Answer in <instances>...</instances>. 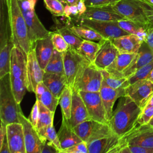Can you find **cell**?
I'll list each match as a JSON object with an SVG mask.
<instances>
[{
	"label": "cell",
	"mask_w": 153,
	"mask_h": 153,
	"mask_svg": "<svg viewBox=\"0 0 153 153\" xmlns=\"http://www.w3.org/2000/svg\"><path fill=\"white\" fill-rule=\"evenodd\" d=\"M8 2L10 23L14 45L19 47L27 57L29 52L32 48L26 21L18 0H8Z\"/></svg>",
	"instance_id": "3957f363"
},
{
	"label": "cell",
	"mask_w": 153,
	"mask_h": 153,
	"mask_svg": "<svg viewBox=\"0 0 153 153\" xmlns=\"http://www.w3.org/2000/svg\"><path fill=\"white\" fill-rule=\"evenodd\" d=\"M60 1H61L63 3H64V0H60Z\"/></svg>",
	"instance_id": "94428289"
},
{
	"label": "cell",
	"mask_w": 153,
	"mask_h": 153,
	"mask_svg": "<svg viewBox=\"0 0 153 153\" xmlns=\"http://www.w3.org/2000/svg\"><path fill=\"white\" fill-rule=\"evenodd\" d=\"M20 8L26 21L32 48L35 41L50 35L51 31L47 30L37 16L35 7L37 0H18Z\"/></svg>",
	"instance_id": "277c9868"
},
{
	"label": "cell",
	"mask_w": 153,
	"mask_h": 153,
	"mask_svg": "<svg viewBox=\"0 0 153 153\" xmlns=\"http://www.w3.org/2000/svg\"><path fill=\"white\" fill-rule=\"evenodd\" d=\"M43 145L41 150V153H60L56 146L47 140L42 141Z\"/></svg>",
	"instance_id": "816d5d0a"
},
{
	"label": "cell",
	"mask_w": 153,
	"mask_h": 153,
	"mask_svg": "<svg viewBox=\"0 0 153 153\" xmlns=\"http://www.w3.org/2000/svg\"><path fill=\"white\" fill-rule=\"evenodd\" d=\"M44 71L45 72L65 75L63 53L54 50L53 54L47 65Z\"/></svg>",
	"instance_id": "836d02e7"
},
{
	"label": "cell",
	"mask_w": 153,
	"mask_h": 153,
	"mask_svg": "<svg viewBox=\"0 0 153 153\" xmlns=\"http://www.w3.org/2000/svg\"><path fill=\"white\" fill-rule=\"evenodd\" d=\"M146 106H153V94L151 96V97L149 99V100H148V103H147Z\"/></svg>",
	"instance_id": "9f6ffc18"
},
{
	"label": "cell",
	"mask_w": 153,
	"mask_h": 153,
	"mask_svg": "<svg viewBox=\"0 0 153 153\" xmlns=\"http://www.w3.org/2000/svg\"><path fill=\"white\" fill-rule=\"evenodd\" d=\"M80 0H64V3L69 5H76Z\"/></svg>",
	"instance_id": "11a10c76"
},
{
	"label": "cell",
	"mask_w": 153,
	"mask_h": 153,
	"mask_svg": "<svg viewBox=\"0 0 153 153\" xmlns=\"http://www.w3.org/2000/svg\"><path fill=\"white\" fill-rule=\"evenodd\" d=\"M42 82L54 96L59 99L67 85V80L65 75L50 72L44 73Z\"/></svg>",
	"instance_id": "4316f807"
},
{
	"label": "cell",
	"mask_w": 153,
	"mask_h": 153,
	"mask_svg": "<svg viewBox=\"0 0 153 153\" xmlns=\"http://www.w3.org/2000/svg\"><path fill=\"white\" fill-rule=\"evenodd\" d=\"M69 29L78 36L85 40L99 42L105 38L94 29L82 25H68Z\"/></svg>",
	"instance_id": "f546056e"
},
{
	"label": "cell",
	"mask_w": 153,
	"mask_h": 153,
	"mask_svg": "<svg viewBox=\"0 0 153 153\" xmlns=\"http://www.w3.org/2000/svg\"><path fill=\"white\" fill-rule=\"evenodd\" d=\"M39 116V101L36 99V101L32 108L30 115L28 118L29 120L33 125V126L36 129L38 120Z\"/></svg>",
	"instance_id": "c3c4849f"
},
{
	"label": "cell",
	"mask_w": 153,
	"mask_h": 153,
	"mask_svg": "<svg viewBox=\"0 0 153 153\" xmlns=\"http://www.w3.org/2000/svg\"><path fill=\"white\" fill-rule=\"evenodd\" d=\"M99 43L100 46L93 64L99 69L105 70L114 62L118 51L110 39H105Z\"/></svg>",
	"instance_id": "2e32d148"
},
{
	"label": "cell",
	"mask_w": 153,
	"mask_h": 153,
	"mask_svg": "<svg viewBox=\"0 0 153 153\" xmlns=\"http://www.w3.org/2000/svg\"><path fill=\"white\" fill-rule=\"evenodd\" d=\"M79 24L88 26L101 35L105 39L114 38L128 34L118 25V21H97L87 19H79Z\"/></svg>",
	"instance_id": "30bf717a"
},
{
	"label": "cell",
	"mask_w": 153,
	"mask_h": 153,
	"mask_svg": "<svg viewBox=\"0 0 153 153\" xmlns=\"http://www.w3.org/2000/svg\"><path fill=\"white\" fill-rule=\"evenodd\" d=\"M51 40L54 50L63 53L70 47L63 36L58 32H51Z\"/></svg>",
	"instance_id": "b9f144b4"
},
{
	"label": "cell",
	"mask_w": 153,
	"mask_h": 153,
	"mask_svg": "<svg viewBox=\"0 0 153 153\" xmlns=\"http://www.w3.org/2000/svg\"><path fill=\"white\" fill-rule=\"evenodd\" d=\"M90 120L92 119L79 91L73 90L71 114L70 119L68 120L71 125L75 127L78 124Z\"/></svg>",
	"instance_id": "d6986e66"
},
{
	"label": "cell",
	"mask_w": 153,
	"mask_h": 153,
	"mask_svg": "<svg viewBox=\"0 0 153 153\" xmlns=\"http://www.w3.org/2000/svg\"><path fill=\"white\" fill-rule=\"evenodd\" d=\"M118 153H153V148L128 145L121 148Z\"/></svg>",
	"instance_id": "ee69618b"
},
{
	"label": "cell",
	"mask_w": 153,
	"mask_h": 153,
	"mask_svg": "<svg viewBox=\"0 0 153 153\" xmlns=\"http://www.w3.org/2000/svg\"><path fill=\"white\" fill-rule=\"evenodd\" d=\"M64 4V17L72 20L75 19V20L79 17V11L76 5H69L66 3Z\"/></svg>",
	"instance_id": "bcb514c9"
},
{
	"label": "cell",
	"mask_w": 153,
	"mask_h": 153,
	"mask_svg": "<svg viewBox=\"0 0 153 153\" xmlns=\"http://www.w3.org/2000/svg\"><path fill=\"white\" fill-rule=\"evenodd\" d=\"M153 94V82L148 79L139 80L125 88V96L130 97L142 109Z\"/></svg>",
	"instance_id": "8fae6325"
},
{
	"label": "cell",
	"mask_w": 153,
	"mask_h": 153,
	"mask_svg": "<svg viewBox=\"0 0 153 153\" xmlns=\"http://www.w3.org/2000/svg\"><path fill=\"white\" fill-rule=\"evenodd\" d=\"M120 0H85L87 7H98L114 5Z\"/></svg>",
	"instance_id": "681fc988"
},
{
	"label": "cell",
	"mask_w": 153,
	"mask_h": 153,
	"mask_svg": "<svg viewBox=\"0 0 153 153\" xmlns=\"http://www.w3.org/2000/svg\"><path fill=\"white\" fill-rule=\"evenodd\" d=\"M102 71L92 63H87L79 74L74 89L78 91H100L103 82Z\"/></svg>",
	"instance_id": "8992f818"
},
{
	"label": "cell",
	"mask_w": 153,
	"mask_h": 153,
	"mask_svg": "<svg viewBox=\"0 0 153 153\" xmlns=\"http://www.w3.org/2000/svg\"><path fill=\"white\" fill-rule=\"evenodd\" d=\"M91 119L109 124L100 92L79 91Z\"/></svg>",
	"instance_id": "7c38bea8"
},
{
	"label": "cell",
	"mask_w": 153,
	"mask_h": 153,
	"mask_svg": "<svg viewBox=\"0 0 153 153\" xmlns=\"http://www.w3.org/2000/svg\"><path fill=\"white\" fill-rule=\"evenodd\" d=\"M74 130L80 139L87 145L94 140L115 134L108 124L93 120L78 124L74 127Z\"/></svg>",
	"instance_id": "52a82bcc"
},
{
	"label": "cell",
	"mask_w": 153,
	"mask_h": 153,
	"mask_svg": "<svg viewBox=\"0 0 153 153\" xmlns=\"http://www.w3.org/2000/svg\"><path fill=\"white\" fill-rule=\"evenodd\" d=\"M142 1H143L145 2H146L148 4L153 5V0H142Z\"/></svg>",
	"instance_id": "680465c9"
},
{
	"label": "cell",
	"mask_w": 153,
	"mask_h": 153,
	"mask_svg": "<svg viewBox=\"0 0 153 153\" xmlns=\"http://www.w3.org/2000/svg\"><path fill=\"white\" fill-rule=\"evenodd\" d=\"M140 1L145 13L148 20L149 27H152L153 26V5L148 4L142 0Z\"/></svg>",
	"instance_id": "f907efd6"
},
{
	"label": "cell",
	"mask_w": 153,
	"mask_h": 153,
	"mask_svg": "<svg viewBox=\"0 0 153 153\" xmlns=\"http://www.w3.org/2000/svg\"><path fill=\"white\" fill-rule=\"evenodd\" d=\"M45 71L41 67L34 48L30 50L27 56V91L35 93L38 83L42 81Z\"/></svg>",
	"instance_id": "9a60e30c"
},
{
	"label": "cell",
	"mask_w": 153,
	"mask_h": 153,
	"mask_svg": "<svg viewBox=\"0 0 153 153\" xmlns=\"http://www.w3.org/2000/svg\"><path fill=\"white\" fill-rule=\"evenodd\" d=\"M152 117L153 106H146L142 111L137 120V124L139 125L148 124Z\"/></svg>",
	"instance_id": "f6af8a7d"
},
{
	"label": "cell",
	"mask_w": 153,
	"mask_h": 153,
	"mask_svg": "<svg viewBox=\"0 0 153 153\" xmlns=\"http://www.w3.org/2000/svg\"><path fill=\"white\" fill-rule=\"evenodd\" d=\"M7 133L10 153H26L22 124L20 123L7 124Z\"/></svg>",
	"instance_id": "ac0fdd59"
},
{
	"label": "cell",
	"mask_w": 153,
	"mask_h": 153,
	"mask_svg": "<svg viewBox=\"0 0 153 153\" xmlns=\"http://www.w3.org/2000/svg\"><path fill=\"white\" fill-rule=\"evenodd\" d=\"M26 70L27 57L19 47L14 45L11 51L10 75L23 78L27 81Z\"/></svg>",
	"instance_id": "ffe728a7"
},
{
	"label": "cell",
	"mask_w": 153,
	"mask_h": 153,
	"mask_svg": "<svg viewBox=\"0 0 153 153\" xmlns=\"http://www.w3.org/2000/svg\"><path fill=\"white\" fill-rule=\"evenodd\" d=\"M137 53H121L118 51L114 62L105 70L115 76H124L123 75L124 71L131 64Z\"/></svg>",
	"instance_id": "83f0119b"
},
{
	"label": "cell",
	"mask_w": 153,
	"mask_h": 153,
	"mask_svg": "<svg viewBox=\"0 0 153 153\" xmlns=\"http://www.w3.org/2000/svg\"><path fill=\"white\" fill-rule=\"evenodd\" d=\"M46 8L55 16L64 17V4L60 0H44Z\"/></svg>",
	"instance_id": "60d3db41"
},
{
	"label": "cell",
	"mask_w": 153,
	"mask_h": 153,
	"mask_svg": "<svg viewBox=\"0 0 153 153\" xmlns=\"http://www.w3.org/2000/svg\"><path fill=\"white\" fill-rule=\"evenodd\" d=\"M73 89L68 85H66L61 94L59 99V105L61 108L62 116L67 120H69L71 114L72 103Z\"/></svg>",
	"instance_id": "d6a6232c"
},
{
	"label": "cell",
	"mask_w": 153,
	"mask_h": 153,
	"mask_svg": "<svg viewBox=\"0 0 153 153\" xmlns=\"http://www.w3.org/2000/svg\"><path fill=\"white\" fill-rule=\"evenodd\" d=\"M35 94L36 99L51 111L55 112L56 108L59 103V99L54 96L42 81L38 84Z\"/></svg>",
	"instance_id": "f1b7e54d"
},
{
	"label": "cell",
	"mask_w": 153,
	"mask_h": 153,
	"mask_svg": "<svg viewBox=\"0 0 153 153\" xmlns=\"http://www.w3.org/2000/svg\"><path fill=\"white\" fill-rule=\"evenodd\" d=\"M39 101V100H38ZM39 116L36 130L45 128L47 126L53 124V118L54 112L51 111L48 108L44 106L39 101Z\"/></svg>",
	"instance_id": "f35d334b"
},
{
	"label": "cell",
	"mask_w": 153,
	"mask_h": 153,
	"mask_svg": "<svg viewBox=\"0 0 153 153\" xmlns=\"http://www.w3.org/2000/svg\"><path fill=\"white\" fill-rule=\"evenodd\" d=\"M153 61V54L146 42L143 40L136 57L131 64L124 71L123 75L128 78L137 70Z\"/></svg>",
	"instance_id": "603a6c76"
},
{
	"label": "cell",
	"mask_w": 153,
	"mask_h": 153,
	"mask_svg": "<svg viewBox=\"0 0 153 153\" xmlns=\"http://www.w3.org/2000/svg\"><path fill=\"white\" fill-rule=\"evenodd\" d=\"M65 38L69 47L76 50L79 48L84 39L75 35L69 27L68 25H57L56 30Z\"/></svg>",
	"instance_id": "e575fe53"
},
{
	"label": "cell",
	"mask_w": 153,
	"mask_h": 153,
	"mask_svg": "<svg viewBox=\"0 0 153 153\" xmlns=\"http://www.w3.org/2000/svg\"><path fill=\"white\" fill-rule=\"evenodd\" d=\"M143 40L146 42L153 54V26L149 27L147 29Z\"/></svg>",
	"instance_id": "f5cc1de1"
},
{
	"label": "cell",
	"mask_w": 153,
	"mask_h": 153,
	"mask_svg": "<svg viewBox=\"0 0 153 153\" xmlns=\"http://www.w3.org/2000/svg\"><path fill=\"white\" fill-rule=\"evenodd\" d=\"M146 79H149V81H151V82H153V69H152V70L151 71V73L149 74V76H148V78H147Z\"/></svg>",
	"instance_id": "6f0895ef"
},
{
	"label": "cell",
	"mask_w": 153,
	"mask_h": 153,
	"mask_svg": "<svg viewBox=\"0 0 153 153\" xmlns=\"http://www.w3.org/2000/svg\"><path fill=\"white\" fill-rule=\"evenodd\" d=\"M142 109L128 96L120 97L117 108L109 121V126L117 135L122 136L137 124Z\"/></svg>",
	"instance_id": "6da1fadb"
},
{
	"label": "cell",
	"mask_w": 153,
	"mask_h": 153,
	"mask_svg": "<svg viewBox=\"0 0 153 153\" xmlns=\"http://www.w3.org/2000/svg\"><path fill=\"white\" fill-rule=\"evenodd\" d=\"M10 79L13 93L17 103L20 104L26 90H27V81L23 78L14 77L11 75Z\"/></svg>",
	"instance_id": "d590c367"
},
{
	"label": "cell",
	"mask_w": 153,
	"mask_h": 153,
	"mask_svg": "<svg viewBox=\"0 0 153 153\" xmlns=\"http://www.w3.org/2000/svg\"><path fill=\"white\" fill-rule=\"evenodd\" d=\"M33 48L37 60L42 69L44 70L54 51L51 40V33L48 36L36 40L34 44Z\"/></svg>",
	"instance_id": "44dd1931"
},
{
	"label": "cell",
	"mask_w": 153,
	"mask_h": 153,
	"mask_svg": "<svg viewBox=\"0 0 153 153\" xmlns=\"http://www.w3.org/2000/svg\"><path fill=\"white\" fill-rule=\"evenodd\" d=\"M113 7L124 19L146 25L149 27L140 0H120L113 5Z\"/></svg>",
	"instance_id": "9c48e42d"
},
{
	"label": "cell",
	"mask_w": 153,
	"mask_h": 153,
	"mask_svg": "<svg viewBox=\"0 0 153 153\" xmlns=\"http://www.w3.org/2000/svg\"><path fill=\"white\" fill-rule=\"evenodd\" d=\"M100 96L106 112L107 119L109 121L115 101L125 94V89H114L108 86L103 81L100 90Z\"/></svg>",
	"instance_id": "d4e9b609"
},
{
	"label": "cell",
	"mask_w": 153,
	"mask_h": 153,
	"mask_svg": "<svg viewBox=\"0 0 153 153\" xmlns=\"http://www.w3.org/2000/svg\"><path fill=\"white\" fill-rule=\"evenodd\" d=\"M148 124L151 125V126H153V117L151 119V120L149 121V123H148Z\"/></svg>",
	"instance_id": "91938a15"
},
{
	"label": "cell",
	"mask_w": 153,
	"mask_h": 153,
	"mask_svg": "<svg viewBox=\"0 0 153 153\" xmlns=\"http://www.w3.org/2000/svg\"><path fill=\"white\" fill-rule=\"evenodd\" d=\"M118 25L128 34H134L144 39L148 26L141 23L124 19L118 21Z\"/></svg>",
	"instance_id": "4dcf8cb0"
},
{
	"label": "cell",
	"mask_w": 153,
	"mask_h": 153,
	"mask_svg": "<svg viewBox=\"0 0 153 153\" xmlns=\"http://www.w3.org/2000/svg\"><path fill=\"white\" fill-rule=\"evenodd\" d=\"M103 74V81L109 87L114 89H125L129 85L128 78L115 76L110 74L106 70H101Z\"/></svg>",
	"instance_id": "8d00e7d4"
},
{
	"label": "cell",
	"mask_w": 153,
	"mask_h": 153,
	"mask_svg": "<svg viewBox=\"0 0 153 153\" xmlns=\"http://www.w3.org/2000/svg\"><path fill=\"white\" fill-rule=\"evenodd\" d=\"M79 19H87L97 21H119L124 18L116 11L112 5H109L87 7L86 11L77 20Z\"/></svg>",
	"instance_id": "e0dca14e"
},
{
	"label": "cell",
	"mask_w": 153,
	"mask_h": 153,
	"mask_svg": "<svg viewBox=\"0 0 153 153\" xmlns=\"http://www.w3.org/2000/svg\"><path fill=\"white\" fill-rule=\"evenodd\" d=\"M120 136L114 134L94 140L88 145V153H112L120 143Z\"/></svg>",
	"instance_id": "484cf974"
},
{
	"label": "cell",
	"mask_w": 153,
	"mask_h": 153,
	"mask_svg": "<svg viewBox=\"0 0 153 153\" xmlns=\"http://www.w3.org/2000/svg\"><path fill=\"white\" fill-rule=\"evenodd\" d=\"M152 69L153 61L137 70L132 75L128 78L129 85L133 84L139 80L146 79Z\"/></svg>",
	"instance_id": "ab89813d"
},
{
	"label": "cell",
	"mask_w": 153,
	"mask_h": 153,
	"mask_svg": "<svg viewBox=\"0 0 153 153\" xmlns=\"http://www.w3.org/2000/svg\"><path fill=\"white\" fill-rule=\"evenodd\" d=\"M63 53L64 72L67 80V85L74 89L79 74L84 66L90 62L76 50L71 47H69Z\"/></svg>",
	"instance_id": "ba28073f"
},
{
	"label": "cell",
	"mask_w": 153,
	"mask_h": 153,
	"mask_svg": "<svg viewBox=\"0 0 153 153\" xmlns=\"http://www.w3.org/2000/svg\"><path fill=\"white\" fill-rule=\"evenodd\" d=\"M0 152L10 153L7 133V124L1 121L0 128Z\"/></svg>",
	"instance_id": "7bdbcfd3"
},
{
	"label": "cell",
	"mask_w": 153,
	"mask_h": 153,
	"mask_svg": "<svg viewBox=\"0 0 153 153\" xmlns=\"http://www.w3.org/2000/svg\"><path fill=\"white\" fill-rule=\"evenodd\" d=\"M13 41L8 0H0V50H12Z\"/></svg>",
	"instance_id": "4fadbf2b"
},
{
	"label": "cell",
	"mask_w": 153,
	"mask_h": 153,
	"mask_svg": "<svg viewBox=\"0 0 153 153\" xmlns=\"http://www.w3.org/2000/svg\"><path fill=\"white\" fill-rule=\"evenodd\" d=\"M37 131L42 141L47 140L56 146L60 153H62V148L53 124L41 128Z\"/></svg>",
	"instance_id": "74e56055"
},
{
	"label": "cell",
	"mask_w": 153,
	"mask_h": 153,
	"mask_svg": "<svg viewBox=\"0 0 153 153\" xmlns=\"http://www.w3.org/2000/svg\"><path fill=\"white\" fill-rule=\"evenodd\" d=\"M111 41L119 52L137 53L143 39L138 35L127 34L114 38Z\"/></svg>",
	"instance_id": "7402d4cb"
},
{
	"label": "cell",
	"mask_w": 153,
	"mask_h": 153,
	"mask_svg": "<svg viewBox=\"0 0 153 153\" xmlns=\"http://www.w3.org/2000/svg\"><path fill=\"white\" fill-rule=\"evenodd\" d=\"M19 118L23 126L26 153H41L43 143L36 129L22 112L19 114Z\"/></svg>",
	"instance_id": "5bb4252c"
},
{
	"label": "cell",
	"mask_w": 153,
	"mask_h": 153,
	"mask_svg": "<svg viewBox=\"0 0 153 153\" xmlns=\"http://www.w3.org/2000/svg\"><path fill=\"white\" fill-rule=\"evenodd\" d=\"M62 153H88V145L85 142L82 141L63 150Z\"/></svg>",
	"instance_id": "7dc6e473"
},
{
	"label": "cell",
	"mask_w": 153,
	"mask_h": 153,
	"mask_svg": "<svg viewBox=\"0 0 153 153\" xmlns=\"http://www.w3.org/2000/svg\"><path fill=\"white\" fill-rule=\"evenodd\" d=\"M22 112L13 93L10 74L0 78V118L5 124L20 123L19 114Z\"/></svg>",
	"instance_id": "7a4b0ae2"
},
{
	"label": "cell",
	"mask_w": 153,
	"mask_h": 153,
	"mask_svg": "<svg viewBox=\"0 0 153 153\" xmlns=\"http://www.w3.org/2000/svg\"><path fill=\"white\" fill-rule=\"evenodd\" d=\"M57 136L63 150L68 148L82 140L77 135L68 120L62 116L60 127L57 132Z\"/></svg>",
	"instance_id": "cb8c5ba5"
},
{
	"label": "cell",
	"mask_w": 153,
	"mask_h": 153,
	"mask_svg": "<svg viewBox=\"0 0 153 153\" xmlns=\"http://www.w3.org/2000/svg\"><path fill=\"white\" fill-rule=\"evenodd\" d=\"M76 6H77V8H78V11H79V17H78V18H79L86 11L87 7L85 5V0H80L77 3Z\"/></svg>",
	"instance_id": "db71d44e"
},
{
	"label": "cell",
	"mask_w": 153,
	"mask_h": 153,
	"mask_svg": "<svg viewBox=\"0 0 153 153\" xmlns=\"http://www.w3.org/2000/svg\"><path fill=\"white\" fill-rule=\"evenodd\" d=\"M128 145L153 148V126L148 124H137L120 137V143L112 153H118L121 148Z\"/></svg>",
	"instance_id": "5b68a950"
},
{
	"label": "cell",
	"mask_w": 153,
	"mask_h": 153,
	"mask_svg": "<svg viewBox=\"0 0 153 153\" xmlns=\"http://www.w3.org/2000/svg\"><path fill=\"white\" fill-rule=\"evenodd\" d=\"M100 44L98 42L84 39L78 49V51L87 60L93 63Z\"/></svg>",
	"instance_id": "1f68e13d"
}]
</instances>
